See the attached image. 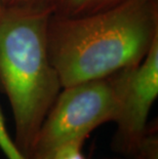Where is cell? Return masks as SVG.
Masks as SVG:
<instances>
[{"label":"cell","mask_w":158,"mask_h":159,"mask_svg":"<svg viewBox=\"0 0 158 159\" xmlns=\"http://www.w3.org/2000/svg\"><path fill=\"white\" fill-rule=\"evenodd\" d=\"M50 16L47 11L0 6V89L11 104L13 141L27 159L63 89L47 49Z\"/></svg>","instance_id":"2"},{"label":"cell","mask_w":158,"mask_h":159,"mask_svg":"<svg viewBox=\"0 0 158 159\" xmlns=\"http://www.w3.org/2000/svg\"><path fill=\"white\" fill-rule=\"evenodd\" d=\"M0 6H2V4H1V0H0Z\"/></svg>","instance_id":"10"},{"label":"cell","mask_w":158,"mask_h":159,"mask_svg":"<svg viewBox=\"0 0 158 159\" xmlns=\"http://www.w3.org/2000/svg\"><path fill=\"white\" fill-rule=\"evenodd\" d=\"M129 159H158V134L156 125H149L147 134L129 156Z\"/></svg>","instance_id":"6"},{"label":"cell","mask_w":158,"mask_h":159,"mask_svg":"<svg viewBox=\"0 0 158 159\" xmlns=\"http://www.w3.org/2000/svg\"><path fill=\"white\" fill-rule=\"evenodd\" d=\"M125 0H56L52 16H80L113 7Z\"/></svg>","instance_id":"5"},{"label":"cell","mask_w":158,"mask_h":159,"mask_svg":"<svg viewBox=\"0 0 158 159\" xmlns=\"http://www.w3.org/2000/svg\"><path fill=\"white\" fill-rule=\"evenodd\" d=\"M85 140H75L67 143L58 149L49 159H87L83 153V144Z\"/></svg>","instance_id":"8"},{"label":"cell","mask_w":158,"mask_h":159,"mask_svg":"<svg viewBox=\"0 0 158 159\" xmlns=\"http://www.w3.org/2000/svg\"><path fill=\"white\" fill-rule=\"evenodd\" d=\"M56 0H1L2 6L11 8L26 9L52 13Z\"/></svg>","instance_id":"7"},{"label":"cell","mask_w":158,"mask_h":159,"mask_svg":"<svg viewBox=\"0 0 158 159\" xmlns=\"http://www.w3.org/2000/svg\"><path fill=\"white\" fill-rule=\"evenodd\" d=\"M158 96V39L138 66L124 69V81L112 150L129 157L147 134L150 110Z\"/></svg>","instance_id":"4"},{"label":"cell","mask_w":158,"mask_h":159,"mask_svg":"<svg viewBox=\"0 0 158 159\" xmlns=\"http://www.w3.org/2000/svg\"><path fill=\"white\" fill-rule=\"evenodd\" d=\"M3 118H4V117H3V114H2V112H1V109H0V120H2Z\"/></svg>","instance_id":"9"},{"label":"cell","mask_w":158,"mask_h":159,"mask_svg":"<svg viewBox=\"0 0 158 159\" xmlns=\"http://www.w3.org/2000/svg\"><path fill=\"white\" fill-rule=\"evenodd\" d=\"M124 69L105 78L63 87L40 126L28 159H49L67 143L86 140L101 125L114 122Z\"/></svg>","instance_id":"3"},{"label":"cell","mask_w":158,"mask_h":159,"mask_svg":"<svg viewBox=\"0 0 158 159\" xmlns=\"http://www.w3.org/2000/svg\"><path fill=\"white\" fill-rule=\"evenodd\" d=\"M49 59L62 87L138 66L158 39V0H125L80 16H50Z\"/></svg>","instance_id":"1"}]
</instances>
